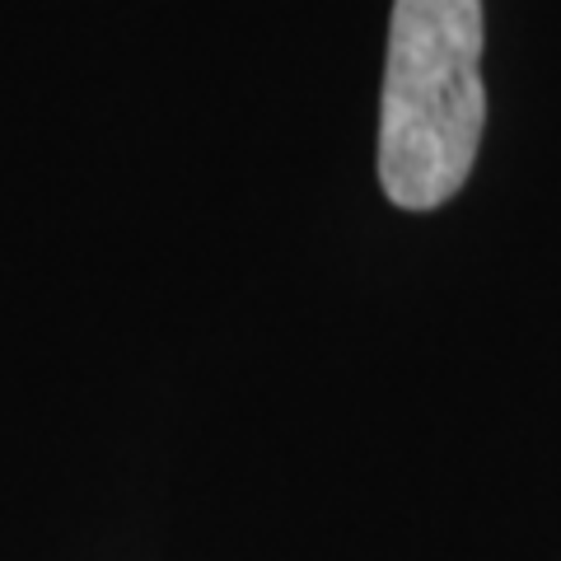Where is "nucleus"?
I'll list each match as a JSON object with an SVG mask.
<instances>
[{
  "label": "nucleus",
  "instance_id": "1",
  "mask_svg": "<svg viewBox=\"0 0 561 561\" xmlns=\"http://www.w3.org/2000/svg\"><path fill=\"white\" fill-rule=\"evenodd\" d=\"M486 122L482 0H393L379 113V183L435 210L468 183Z\"/></svg>",
  "mask_w": 561,
  "mask_h": 561
}]
</instances>
